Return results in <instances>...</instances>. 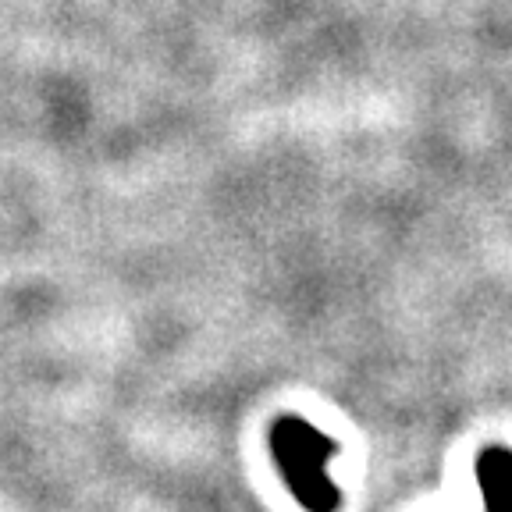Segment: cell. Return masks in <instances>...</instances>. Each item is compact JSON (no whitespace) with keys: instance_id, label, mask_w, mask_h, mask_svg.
<instances>
[{"instance_id":"2","label":"cell","mask_w":512,"mask_h":512,"mask_svg":"<svg viewBox=\"0 0 512 512\" xmlns=\"http://www.w3.org/2000/svg\"><path fill=\"white\" fill-rule=\"evenodd\" d=\"M477 484L488 512H512V452L488 448L477 459Z\"/></svg>"},{"instance_id":"1","label":"cell","mask_w":512,"mask_h":512,"mask_svg":"<svg viewBox=\"0 0 512 512\" xmlns=\"http://www.w3.org/2000/svg\"><path fill=\"white\" fill-rule=\"evenodd\" d=\"M271 452L278 463L285 488L296 495L306 512H335L338 488L328 477V463L335 456V441L320 434L303 416H281L271 427Z\"/></svg>"}]
</instances>
